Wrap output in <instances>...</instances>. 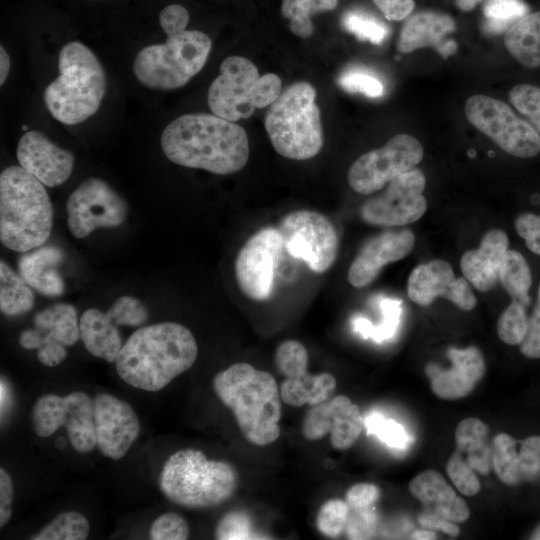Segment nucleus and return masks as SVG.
Returning <instances> with one entry per match:
<instances>
[{
	"label": "nucleus",
	"mask_w": 540,
	"mask_h": 540,
	"mask_svg": "<svg viewBox=\"0 0 540 540\" xmlns=\"http://www.w3.org/2000/svg\"><path fill=\"white\" fill-rule=\"evenodd\" d=\"M13 484L10 475L3 468L0 469V527H4L10 520L12 513Z\"/></svg>",
	"instance_id": "56"
},
{
	"label": "nucleus",
	"mask_w": 540,
	"mask_h": 540,
	"mask_svg": "<svg viewBox=\"0 0 540 540\" xmlns=\"http://www.w3.org/2000/svg\"><path fill=\"white\" fill-rule=\"evenodd\" d=\"M161 147L175 164L220 175L244 168L250 152L241 126L207 113L184 114L173 120L162 132Z\"/></svg>",
	"instance_id": "1"
},
{
	"label": "nucleus",
	"mask_w": 540,
	"mask_h": 540,
	"mask_svg": "<svg viewBox=\"0 0 540 540\" xmlns=\"http://www.w3.org/2000/svg\"><path fill=\"white\" fill-rule=\"evenodd\" d=\"M34 325L65 346L74 345L80 338V323L74 306L55 304L34 316Z\"/></svg>",
	"instance_id": "31"
},
{
	"label": "nucleus",
	"mask_w": 540,
	"mask_h": 540,
	"mask_svg": "<svg viewBox=\"0 0 540 540\" xmlns=\"http://www.w3.org/2000/svg\"><path fill=\"white\" fill-rule=\"evenodd\" d=\"M364 427L359 407L345 395L311 406L303 419L301 432L315 441L330 434V443L337 450H346L358 440Z\"/></svg>",
	"instance_id": "17"
},
{
	"label": "nucleus",
	"mask_w": 540,
	"mask_h": 540,
	"mask_svg": "<svg viewBox=\"0 0 540 540\" xmlns=\"http://www.w3.org/2000/svg\"><path fill=\"white\" fill-rule=\"evenodd\" d=\"M424 173L417 168L393 178L385 190L364 202L360 209L362 220L383 227H397L420 219L427 210L423 195Z\"/></svg>",
	"instance_id": "13"
},
{
	"label": "nucleus",
	"mask_w": 540,
	"mask_h": 540,
	"mask_svg": "<svg viewBox=\"0 0 540 540\" xmlns=\"http://www.w3.org/2000/svg\"><path fill=\"white\" fill-rule=\"evenodd\" d=\"M528 14L522 0H487L484 5V29L488 34L505 32Z\"/></svg>",
	"instance_id": "38"
},
{
	"label": "nucleus",
	"mask_w": 540,
	"mask_h": 540,
	"mask_svg": "<svg viewBox=\"0 0 540 540\" xmlns=\"http://www.w3.org/2000/svg\"><path fill=\"white\" fill-rule=\"evenodd\" d=\"M380 496L379 488L371 483H358L346 492V502L351 510L372 508Z\"/></svg>",
	"instance_id": "54"
},
{
	"label": "nucleus",
	"mask_w": 540,
	"mask_h": 540,
	"mask_svg": "<svg viewBox=\"0 0 540 540\" xmlns=\"http://www.w3.org/2000/svg\"><path fill=\"white\" fill-rule=\"evenodd\" d=\"M338 0H282V15L289 20L290 30L301 38L310 37L314 31L311 16L333 10Z\"/></svg>",
	"instance_id": "35"
},
{
	"label": "nucleus",
	"mask_w": 540,
	"mask_h": 540,
	"mask_svg": "<svg viewBox=\"0 0 540 540\" xmlns=\"http://www.w3.org/2000/svg\"><path fill=\"white\" fill-rule=\"evenodd\" d=\"M316 90L304 81L285 88L269 106L265 129L275 151L292 160H307L323 147L321 115Z\"/></svg>",
	"instance_id": "8"
},
{
	"label": "nucleus",
	"mask_w": 540,
	"mask_h": 540,
	"mask_svg": "<svg viewBox=\"0 0 540 540\" xmlns=\"http://www.w3.org/2000/svg\"><path fill=\"white\" fill-rule=\"evenodd\" d=\"M377 515L374 508L351 510L345 527L349 539H369L376 531Z\"/></svg>",
	"instance_id": "51"
},
{
	"label": "nucleus",
	"mask_w": 540,
	"mask_h": 540,
	"mask_svg": "<svg viewBox=\"0 0 540 540\" xmlns=\"http://www.w3.org/2000/svg\"><path fill=\"white\" fill-rule=\"evenodd\" d=\"M408 489L422 503L425 513L454 523L465 522L470 516L467 503L436 470L420 472L410 481Z\"/></svg>",
	"instance_id": "23"
},
{
	"label": "nucleus",
	"mask_w": 540,
	"mask_h": 540,
	"mask_svg": "<svg viewBox=\"0 0 540 540\" xmlns=\"http://www.w3.org/2000/svg\"><path fill=\"white\" fill-rule=\"evenodd\" d=\"M518 466L521 481H535L540 477V436L519 440Z\"/></svg>",
	"instance_id": "47"
},
{
	"label": "nucleus",
	"mask_w": 540,
	"mask_h": 540,
	"mask_svg": "<svg viewBox=\"0 0 540 540\" xmlns=\"http://www.w3.org/2000/svg\"><path fill=\"white\" fill-rule=\"evenodd\" d=\"M469 122L510 155L530 158L540 152V135L504 102L478 94L465 103Z\"/></svg>",
	"instance_id": "10"
},
{
	"label": "nucleus",
	"mask_w": 540,
	"mask_h": 540,
	"mask_svg": "<svg viewBox=\"0 0 540 540\" xmlns=\"http://www.w3.org/2000/svg\"><path fill=\"white\" fill-rule=\"evenodd\" d=\"M79 323L81 339L87 351L107 362H115L123 343L108 313L96 308L87 309Z\"/></svg>",
	"instance_id": "27"
},
{
	"label": "nucleus",
	"mask_w": 540,
	"mask_h": 540,
	"mask_svg": "<svg viewBox=\"0 0 540 540\" xmlns=\"http://www.w3.org/2000/svg\"><path fill=\"white\" fill-rule=\"evenodd\" d=\"M66 415L64 426L72 447L79 453L92 451L96 442L93 400L82 391L65 396Z\"/></svg>",
	"instance_id": "29"
},
{
	"label": "nucleus",
	"mask_w": 540,
	"mask_h": 540,
	"mask_svg": "<svg viewBox=\"0 0 540 540\" xmlns=\"http://www.w3.org/2000/svg\"><path fill=\"white\" fill-rule=\"evenodd\" d=\"M283 247L301 259L312 271L326 272L334 263L339 240L330 220L319 212L297 210L288 213L278 227Z\"/></svg>",
	"instance_id": "11"
},
{
	"label": "nucleus",
	"mask_w": 540,
	"mask_h": 540,
	"mask_svg": "<svg viewBox=\"0 0 540 540\" xmlns=\"http://www.w3.org/2000/svg\"><path fill=\"white\" fill-rule=\"evenodd\" d=\"M407 294L420 306L430 305L437 297L448 299L464 311H470L477 305L469 281L465 277L457 278L451 265L442 259L416 266L407 281Z\"/></svg>",
	"instance_id": "19"
},
{
	"label": "nucleus",
	"mask_w": 540,
	"mask_h": 540,
	"mask_svg": "<svg viewBox=\"0 0 540 540\" xmlns=\"http://www.w3.org/2000/svg\"><path fill=\"white\" fill-rule=\"evenodd\" d=\"M116 325L140 327L148 319L146 306L132 296L119 297L107 311Z\"/></svg>",
	"instance_id": "45"
},
{
	"label": "nucleus",
	"mask_w": 540,
	"mask_h": 540,
	"mask_svg": "<svg viewBox=\"0 0 540 540\" xmlns=\"http://www.w3.org/2000/svg\"><path fill=\"white\" fill-rule=\"evenodd\" d=\"M189 536V527L183 517L167 512L154 520L149 530L152 540H185Z\"/></svg>",
	"instance_id": "49"
},
{
	"label": "nucleus",
	"mask_w": 540,
	"mask_h": 540,
	"mask_svg": "<svg viewBox=\"0 0 540 540\" xmlns=\"http://www.w3.org/2000/svg\"><path fill=\"white\" fill-rule=\"evenodd\" d=\"M364 426L369 434H375L388 446L396 449L406 448L410 441L401 424L377 413L367 416L364 420Z\"/></svg>",
	"instance_id": "43"
},
{
	"label": "nucleus",
	"mask_w": 540,
	"mask_h": 540,
	"mask_svg": "<svg viewBox=\"0 0 540 540\" xmlns=\"http://www.w3.org/2000/svg\"><path fill=\"white\" fill-rule=\"evenodd\" d=\"M35 297L30 285L9 265L0 263V310L6 316H16L30 311Z\"/></svg>",
	"instance_id": "32"
},
{
	"label": "nucleus",
	"mask_w": 540,
	"mask_h": 540,
	"mask_svg": "<svg viewBox=\"0 0 540 540\" xmlns=\"http://www.w3.org/2000/svg\"><path fill=\"white\" fill-rule=\"evenodd\" d=\"M414 244L415 236L408 229L388 230L370 238L352 261L348 282L355 288L368 286L386 264L406 257Z\"/></svg>",
	"instance_id": "21"
},
{
	"label": "nucleus",
	"mask_w": 540,
	"mask_h": 540,
	"mask_svg": "<svg viewBox=\"0 0 540 540\" xmlns=\"http://www.w3.org/2000/svg\"><path fill=\"white\" fill-rule=\"evenodd\" d=\"M400 300L383 298L380 301L382 322L372 327L371 338L376 342H382L393 337L397 331L402 312Z\"/></svg>",
	"instance_id": "50"
},
{
	"label": "nucleus",
	"mask_w": 540,
	"mask_h": 540,
	"mask_svg": "<svg viewBox=\"0 0 540 540\" xmlns=\"http://www.w3.org/2000/svg\"><path fill=\"white\" fill-rule=\"evenodd\" d=\"M67 223L76 238L87 237L96 228L121 225L128 213L125 200L104 180L85 179L68 197Z\"/></svg>",
	"instance_id": "14"
},
{
	"label": "nucleus",
	"mask_w": 540,
	"mask_h": 540,
	"mask_svg": "<svg viewBox=\"0 0 540 540\" xmlns=\"http://www.w3.org/2000/svg\"><path fill=\"white\" fill-rule=\"evenodd\" d=\"M93 400L96 446L105 456L119 460L140 433V422L132 406L114 395L98 393Z\"/></svg>",
	"instance_id": "18"
},
{
	"label": "nucleus",
	"mask_w": 540,
	"mask_h": 540,
	"mask_svg": "<svg viewBox=\"0 0 540 540\" xmlns=\"http://www.w3.org/2000/svg\"><path fill=\"white\" fill-rule=\"evenodd\" d=\"M488 427L476 417L460 421L455 429L456 452L482 475L489 473L492 467V447L488 445Z\"/></svg>",
	"instance_id": "28"
},
{
	"label": "nucleus",
	"mask_w": 540,
	"mask_h": 540,
	"mask_svg": "<svg viewBox=\"0 0 540 540\" xmlns=\"http://www.w3.org/2000/svg\"><path fill=\"white\" fill-rule=\"evenodd\" d=\"M412 538L418 539V540H431V539H437V535L433 531L424 529V530L415 531L412 534Z\"/></svg>",
	"instance_id": "62"
},
{
	"label": "nucleus",
	"mask_w": 540,
	"mask_h": 540,
	"mask_svg": "<svg viewBox=\"0 0 540 540\" xmlns=\"http://www.w3.org/2000/svg\"><path fill=\"white\" fill-rule=\"evenodd\" d=\"M446 472L458 491L464 496H475L481 489V483L475 471L454 451L446 463Z\"/></svg>",
	"instance_id": "44"
},
{
	"label": "nucleus",
	"mask_w": 540,
	"mask_h": 540,
	"mask_svg": "<svg viewBox=\"0 0 540 540\" xmlns=\"http://www.w3.org/2000/svg\"><path fill=\"white\" fill-rule=\"evenodd\" d=\"M447 356L452 363L447 369L432 362L426 365L425 373L430 380V388L443 400L464 398L474 390L485 374L484 356L476 346L463 349L449 347Z\"/></svg>",
	"instance_id": "20"
},
{
	"label": "nucleus",
	"mask_w": 540,
	"mask_h": 540,
	"mask_svg": "<svg viewBox=\"0 0 540 540\" xmlns=\"http://www.w3.org/2000/svg\"><path fill=\"white\" fill-rule=\"evenodd\" d=\"M509 97L515 108L531 121L540 135V87L519 84L511 89Z\"/></svg>",
	"instance_id": "46"
},
{
	"label": "nucleus",
	"mask_w": 540,
	"mask_h": 540,
	"mask_svg": "<svg viewBox=\"0 0 540 540\" xmlns=\"http://www.w3.org/2000/svg\"><path fill=\"white\" fill-rule=\"evenodd\" d=\"M451 17L435 12H421L411 17L404 25L398 48L408 53L423 47H433L444 58L456 51V43L445 37L455 30Z\"/></svg>",
	"instance_id": "25"
},
{
	"label": "nucleus",
	"mask_w": 540,
	"mask_h": 540,
	"mask_svg": "<svg viewBox=\"0 0 540 540\" xmlns=\"http://www.w3.org/2000/svg\"><path fill=\"white\" fill-rule=\"evenodd\" d=\"M499 280L512 300L529 305L532 276L529 265L520 252L507 250L499 270Z\"/></svg>",
	"instance_id": "33"
},
{
	"label": "nucleus",
	"mask_w": 540,
	"mask_h": 540,
	"mask_svg": "<svg viewBox=\"0 0 540 540\" xmlns=\"http://www.w3.org/2000/svg\"><path fill=\"white\" fill-rule=\"evenodd\" d=\"M17 159L21 167L45 186L57 187L71 175L75 157L55 145L37 130L27 131L17 146Z\"/></svg>",
	"instance_id": "22"
},
{
	"label": "nucleus",
	"mask_w": 540,
	"mask_h": 540,
	"mask_svg": "<svg viewBox=\"0 0 540 540\" xmlns=\"http://www.w3.org/2000/svg\"><path fill=\"white\" fill-rule=\"evenodd\" d=\"M274 360L278 372L284 377L280 396L289 406H314L328 400L336 388L337 381L332 374L312 375L307 372L308 352L299 341L282 342L275 351Z\"/></svg>",
	"instance_id": "15"
},
{
	"label": "nucleus",
	"mask_w": 540,
	"mask_h": 540,
	"mask_svg": "<svg viewBox=\"0 0 540 540\" xmlns=\"http://www.w3.org/2000/svg\"><path fill=\"white\" fill-rule=\"evenodd\" d=\"M252 530V522L244 512L232 511L219 520L214 535L219 540L252 539Z\"/></svg>",
	"instance_id": "48"
},
{
	"label": "nucleus",
	"mask_w": 540,
	"mask_h": 540,
	"mask_svg": "<svg viewBox=\"0 0 540 540\" xmlns=\"http://www.w3.org/2000/svg\"><path fill=\"white\" fill-rule=\"evenodd\" d=\"M520 352L527 358L540 359V285L537 303L528 318L526 336L520 344Z\"/></svg>",
	"instance_id": "53"
},
{
	"label": "nucleus",
	"mask_w": 540,
	"mask_h": 540,
	"mask_svg": "<svg viewBox=\"0 0 540 540\" xmlns=\"http://www.w3.org/2000/svg\"><path fill=\"white\" fill-rule=\"evenodd\" d=\"M278 75H260L258 68L242 56H229L211 83L207 101L213 114L236 122L249 118L257 108L270 106L281 94Z\"/></svg>",
	"instance_id": "9"
},
{
	"label": "nucleus",
	"mask_w": 540,
	"mask_h": 540,
	"mask_svg": "<svg viewBox=\"0 0 540 540\" xmlns=\"http://www.w3.org/2000/svg\"><path fill=\"white\" fill-rule=\"evenodd\" d=\"M480 0H456L457 6L464 11L473 9Z\"/></svg>",
	"instance_id": "63"
},
{
	"label": "nucleus",
	"mask_w": 540,
	"mask_h": 540,
	"mask_svg": "<svg viewBox=\"0 0 540 540\" xmlns=\"http://www.w3.org/2000/svg\"><path fill=\"white\" fill-rule=\"evenodd\" d=\"M349 516V506L346 501L329 499L325 501L316 516L318 531L329 538H337L345 530Z\"/></svg>",
	"instance_id": "42"
},
{
	"label": "nucleus",
	"mask_w": 540,
	"mask_h": 540,
	"mask_svg": "<svg viewBox=\"0 0 540 540\" xmlns=\"http://www.w3.org/2000/svg\"><path fill=\"white\" fill-rule=\"evenodd\" d=\"M66 399L55 394L39 397L32 410L33 430L39 437H48L64 426Z\"/></svg>",
	"instance_id": "36"
},
{
	"label": "nucleus",
	"mask_w": 540,
	"mask_h": 540,
	"mask_svg": "<svg viewBox=\"0 0 540 540\" xmlns=\"http://www.w3.org/2000/svg\"><path fill=\"white\" fill-rule=\"evenodd\" d=\"M508 246L507 234L500 229H491L482 237L477 249L462 255L461 271L475 289L487 292L494 287Z\"/></svg>",
	"instance_id": "24"
},
{
	"label": "nucleus",
	"mask_w": 540,
	"mask_h": 540,
	"mask_svg": "<svg viewBox=\"0 0 540 540\" xmlns=\"http://www.w3.org/2000/svg\"><path fill=\"white\" fill-rule=\"evenodd\" d=\"M53 207L44 184L21 166L0 175V239L13 251L25 253L50 236Z\"/></svg>",
	"instance_id": "5"
},
{
	"label": "nucleus",
	"mask_w": 540,
	"mask_h": 540,
	"mask_svg": "<svg viewBox=\"0 0 540 540\" xmlns=\"http://www.w3.org/2000/svg\"><path fill=\"white\" fill-rule=\"evenodd\" d=\"M514 226L527 248L540 255V216L533 213L520 214L516 217Z\"/></svg>",
	"instance_id": "52"
},
{
	"label": "nucleus",
	"mask_w": 540,
	"mask_h": 540,
	"mask_svg": "<svg viewBox=\"0 0 540 540\" xmlns=\"http://www.w3.org/2000/svg\"><path fill=\"white\" fill-rule=\"evenodd\" d=\"M44 343V332L39 328L23 330L19 335V344L24 349H39Z\"/></svg>",
	"instance_id": "59"
},
{
	"label": "nucleus",
	"mask_w": 540,
	"mask_h": 540,
	"mask_svg": "<svg viewBox=\"0 0 540 540\" xmlns=\"http://www.w3.org/2000/svg\"><path fill=\"white\" fill-rule=\"evenodd\" d=\"M197 354L188 328L175 322L152 324L126 340L115 360L116 371L127 384L156 392L190 369Z\"/></svg>",
	"instance_id": "2"
},
{
	"label": "nucleus",
	"mask_w": 540,
	"mask_h": 540,
	"mask_svg": "<svg viewBox=\"0 0 540 540\" xmlns=\"http://www.w3.org/2000/svg\"><path fill=\"white\" fill-rule=\"evenodd\" d=\"M159 486L171 502L188 509H207L230 499L238 487V473L228 462L208 460L197 449H182L164 463Z\"/></svg>",
	"instance_id": "7"
},
{
	"label": "nucleus",
	"mask_w": 540,
	"mask_h": 540,
	"mask_svg": "<svg viewBox=\"0 0 540 540\" xmlns=\"http://www.w3.org/2000/svg\"><path fill=\"white\" fill-rule=\"evenodd\" d=\"M526 305L517 300L511 303L501 313L497 322V334L507 345H520L528 329Z\"/></svg>",
	"instance_id": "40"
},
{
	"label": "nucleus",
	"mask_w": 540,
	"mask_h": 540,
	"mask_svg": "<svg viewBox=\"0 0 540 540\" xmlns=\"http://www.w3.org/2000/svg\"><path fill=\"white\" fill-rule=\"evenodd\" d=\"M11 66V60L3 46L0 47V85L6 81Z\"/></svg>",
	"instance_id": "60"
},
{
	"label": "nucleus",
	"mask_w": 540,
	"mask_h": 540,
	"mask_svg": "<svg viewBox=\"0 0 540 540\" xmlns=\"http://www.w3.org/2000/svg\"><path fill=\"white\" fill-rule=\"evenodd\" d=\"M504 44L523 66H540V11L526 14L505 33Z\"/></svg>",
	"instance_id": "30"
},
{
	"label": "nucleus",
	"mask_w": 540,
	"mask_h": 540,
	"mask_svg": "<svg viewBox=\"0 0 540 540\" xmlns=\"http://www.w3.org/2000/svg\"><path fill=\"white\" fill-rule=\"evenodd\" d=\"M88 520L76 511H66L57 515L32 540H84L88 537Z\"/></svg>",
	"instance_id": "37"
},
{
	"label": "nucleus",
	"mask_w": 540,
	"mask_h": 540,
	"mask_svg": "<svg viewBox=\"0 0 540 540\" xmlns=\"http://www.w3.org/2000/svg\"><path fill=\"white\" fill-rule=\"evenodd\" d=\"M282 248L278 228L265 227L252 235L239 250L235 260V277L246 297L256 301L270 297Z\"/></svg>",
	"instance_id": "16"
},
{
	"label": "nucleus",
	"mask_w": 540,
	"mask_h": 540,
	"mask_svg": "<svg viewBox=\"0 0 540 540\" xmlns=\"http://www.w3.org/2000/svg\"><path fill=\"white\" fill-rule=\"evenodd\" d=\"M189 12L180 4L161 10L159 23L167 39L142 48L134 58L137 80L150 89L173 90L187 84L204 67L212 42L198 30H186Z\"/></svg>",
	"instance_id": "3"
},
{
	"label": "nucleus",
	"mask_w": 540,
	"mask_h": 540,
	"mask_svg": "<svg viewBox=\"0 0 540 540\" xmlns=\"http://www.w3.org/2000/svg\"><path fill=\"white\" fill-rule=\"evenodd\" d=\"M423 154L418 139L408 134H397L383 147L361 155L349 168L348 183L359 194H373L396 176L414 169Z\"/></svg>",
	"instance_id": "12"
},
{
	"label": "nucleus",
	"mask_w": 540,
	"mask_h": 540,
	"mask_svg": "<svg viewBox=\"0 0 540 540\" xmlns=\"http://www.w3.org/2000/svg\"><path fill=\"white\" fill-rule=\"evenodd\" d=\"M519 440L507 433H499L492 444V468L498 479L507 486L521 484L518 466Z\"/></svg>",
	"instance_id": "34"
},
{
	"label": "nucleus",
	"mask_w": 540,
	"mask_h": 540,
	"mask_svg": "<svg viewBox=\"0 0 540 540\" xmlns=\"http://www.w3.org/2000/svg\"><path fill=\"white\" fill-rule=\"evenodd\" d=\"M339 86L350 93H361L370 98L384 94V84L372 71L361 66H351L338 77Z\"/></svg>",
	"instance_id": "41"
},
{
	"label": "nucleus",
	"mask_w": 540,
	"mask_h": 540,
	"mask_svg": "<svg viewBox=\"0 0 540 540\" xmlns=\"http://www.w3.org/2000/svg\"><path fill=\"white\" fill-rule=\"evenodd\" d=\"M345 30L354 34L360 41L381 44L389 34L387 25L373 14L355 9L347 11L342 17Z\"/></svg>",
	"instance_id": "39"
},
{
	"label": "nucleus",
	"mask_w": 540,
	"mask_h": 540,
	"mask_svg": "<svg viewBox=\"0 0 540 540\" xmlns=\"http://www.w3.org/2000/svg\"><path fill=\"white\" fill-rule=\"evenodd\" d=\"M66 357V346L44 333V343L37 353L38 360L47 367H54L62 363Z\"/></svg>",
	"instance_id": "55"
},
{
	"label": "nucleus",
	"mask_w": 540,
	"mask_h": 540,
	"mask_svg": "<svg viewBox=\"0 0 540 540\" xmlns=\"http://www.w3.org/2000/svg\"><path fill=\"white\" fill-rule=\"evenodd\" d=\"M389 20L399 21L407 17L414 8V0H373Z\"/></svg>",
	"instance_id": "57"
},
{
	"label": "nucleus",
	"mask_w": 540,
	"mask_h": 540,
	"mask_svg": "<svg viewBox=\"0 0 540 540\" xmlns=\"http://www.w3.org/2000/svg\"><path fill=\"white\" fill-rule=\"evenodd\" d=\"M10 393H9V387L4 380L3 377H1V385H0V402H1V414L6 409L7 404L10 402Z\"/></svg>",
	"instance_id": "61"
},
{
	"label": "nucleus",
	"mask_w": 540,
	"mask_h": 540,
	"mask_svg": "<svg viewBox=\"0 0 540 540\" xmlns=\"http://www.w3.org/2000/svg\"><path fill=\"white\" fill-rule=\"evenodd\" d=\"M213 389L248 442L266 446L278 439L282 399L270 373L238 362L215 375Z\"/></svg>",
	"instance_id": "4"
},
{
	"label": "nucleus",
	"mask_w": 540,
	"mask_h": 540,
	"mask_svg": "<svg viewBox=\"0 0 540 540\" xmlns=\"http://www.w3.org/2000/svg\"><path fill=\"white\" fill-rule=\"evenodd\" d=\"M418 521L424 528L437 529L451 537L458 536L460 532L457 523L425 512L419 516Z\"/></svg>",
	"instance_id": "58"
},
{
	"label": "nucleus",
	"mask_w": 540,
	"mask_h": 540,
	"mask_svg": "<svg viewBox=\"0 0 540 540\" xmlns=\"http://www.w3.org/2000/svg\"><path fill=\"white\" fill-rule=\"evenodd\" d=\"M58 69V77L44 90V103L59 122L79 124L101 105L107 88L105 71L93 51L79 41L61 48Z\"/></svg>",
	"instance_id": "6"
},
{
	"label": "nucleus",
	"mask_w": 540,
	"mask_h": 540,
	"mask_svg": "<svg viewBox=\"0 0 540 540\" xmlns=\"http://www.w3.org/2000/svg\"><path fill=\"white\" fill-rule=\"evenodd\" d=\"M64 261L63 251L53 245L25 252L18 260L19 274L35 290L48 297L61 296L64 281L58 271Z\"/></svg>",
	"instance_id": "26"
}]
</instances>
